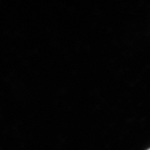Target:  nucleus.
Instances as JSON below:
<instances>
[{
    "mask_svg": "<svg viewBox=\"0 0 150 150\" xmlns=\"http://www.w3.org/2000/svg\"><path fill=\"white\" fill-rule=\"evenodd\" d=\"M149 150H150V149H149Z\"/></svg>",
    "mask_w": 150,
    "mask_h": 150,
    "instance_id": "obj_1",
    "label": "nucleus"
}]
</instances>
